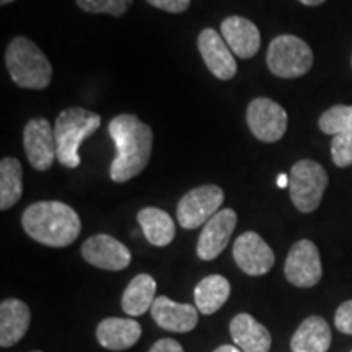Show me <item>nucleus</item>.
Wrapping results in <instances>:
<instances>
[{"label": "nucleus", "instance_id": "obj_1", "mask_svg": "<svg viewBox=\"0 0 352 352\" xmlns=\"http://www.w3.org/2000/svg\"><path fill=\"white\" fill-rule=\"evenodd\" d=\"M116 155L109 165L114 183H127L142 173L152 155L153 132L135 114H118L108 124Z\"/></svg>", "mask_w": 352, "mask_h": 352}, {"label": "nucleus", "instance_id": "obj_2", "mask_svg": "<svg viewBox=\"0 0 352 352\" xmlns=\"http://www.w3.org/2000/svg\"><path fill=\"white\" fill-rule=\"evenodd\" d=\"M21 226L34 241L52 248L72 245L82 230L78 214L59 201H41L28 206L21 215Z\"/></svg>", "mask_w": 352, "mask_h": 352}, {"label": "nucleus", "instance_id": "obj_3", "mask_svg": "<svg viewBox=\"0 0 352 352\" xmlns=\"http://www.w3.org/2000/svg\"><path fill=\"white\" fill-rule=\"evenodd\" d=\"M100 114L85 108L72 107L57 114L54 122L57 160L67 168H77L82 162L78 148L83 140L100 129Z\"/></svg>", "mask_w": 352, "mask_h": 352}, {"label": "nucleus", "instance_id": "obj_4", "mask_svg": "<svg viewBox=\"0 0 352 352\" xmlns=\"http://www.w3.org/2000/svg\"><path fill=\"white\" fill-rule=\"evenodd\" d=\"M6 65L20 88L44 90L51 83L52 65L44 52L26 36H15L6 51Z\"/></svg>", "mask_w": 352, "mask_h": 352}, {"label": "nucleus", "instance_id": "obj_5", "mask_svg": "<svg viewBox=\"0 0 352 352\" xmlns=\"http://www.w3.org/2000/svg\"><path fill=\"white\" fill-rule=\"evenodd\" d=\"M267 67L280 78H297L305 76L314 65V52L302 38L294 34H280L267 47Z\"/></svg>", "mask_w": 352, "mask_h": 352}, {"label": "nucleus", "instance_id": "obj_6", "mask_svg": "<svg viewBox=\"0 0 352 352\" xmlns=\"http://www.w3.org/2000/svg\"><path fill=\"white\" fill-rule=\"evenodd\" d=\"M328 186V173L318 162L298 160L289 173V192L294 206L303 214L318 209Z\"/></svg>", "mask_w": 352, "mask_h": 352}, {"label": "nucleus", "instance_id": "obj_7", "mask_svg": "<svg viewBox=\"0 0 352 352\" xmlns=\"http://www.w3.org/2000/svg\"><path fill=\"white\" fill-rule=\"evenodd\" d=\"M223 199L226 195L222 188L215 184H202L191 189L179 199L176 208L179 226L186 230H195L197 227L206 226L219 212Z\"/></svg>", "mask_w": 352, "mask_h": 352}, {"label": "nucleus", "instance_id": "obj_8", "mask_svg": "<svg viewBox=\"0 0 352 352\" xmlns=\"http://www.w3.org/2000/svg\"><path fill=\"white\" fill-rule=\"evenodd\" d=\"M246 124L258 140L272 144L284 138L289 118L279 103L271 98L259 96V98L252 100V103L246 108Z\"/></svg>", "mask_w": 352, "mask_h": 352}, {"label": "nucleus", "instance_id": "obj_9", "mask_svg": "<svg viewBox=\"0 0 352 352\" xmlns=\"http://www.w3.org/2000/svg\"><path fill=\"white\" fill-rule=\"evenodd\" d=\"M285 279L300 289L315 287L323 276L321 258L316 245L310 240H298L294 243L284 264Z\"/></svg>", "mask_w": 352, "mask_h": 352}, {"label": "nucleus", "instance_id": "obj_10", "mask_svg": "<svg viewBox=\"0 0 352 352\" xmlns=\"http://www.w3.org/2000/svg\"><path fill=\"white\" fill-rule=\"evenodd\" d=\"M23 147L30 165L38 171H47L57 158L54 126L44 118H33L23 129Z\"/></svg>", "mask_w": 352, "mask_h": 352}, {"label": "nucleus", "instance_id": "obj_11", "mask_svg": "<svg viewBox=\"0 0 352 352\" xmlns=\"http://www.w3.org/2000/svg\"><path fill=\"white\" fill-rule=\"evenodd\" d=\"M233 259L248 276H264L276 263L274 252L256 232H245L233 243Z\"/></svg>", "mask_w": 352, "mask_h": 352}, {"label": "nucleus", "instance_id": "obj_12", "mask_svg": "<svg viewBox=\"0 0 352 352\" xmlns=\"http://www.w3.org/2000/svg\"><path fill=\"white\" fill-rule=\"evenodd\" d=\"M82 256L88 264L104 271H122L131 264V252L124 243L107 233H96L82 245Z\"/></svg>", "mask_w": 352, "mask_h": 352}, {"label": "nucleus", "instance_id": "obj_13", "mask_svg": "<svg viewBox=\"0 0 352 352\" xmlns=\"http://www.w3.org/2000/svg\"><path fill=\"white\" fill-rule=\"evenodd\" d=\"M197 47L210 74L219 80H232L236 76V60L226 39L214 28L202 30L197 36Z\"/></svg>", "mask_w": 352, "mask_h": 352}, {"label": "nucleus", "instance_id": "obj_14", "mask_svg": "<svg viewBox=\"0 0 352 352\" xmlns=\"http://www.w3.org/2000/svg\"><path fill=\"white\" fill-rule=\"evenodd\" d=\"M236 212L233 209H222L202 227L197 240V256L202 261H212L227 248L232 233L236 227Z\"/></svg>", "mask_w": 352, "mask_h": 352}, {"label": "nucleus", "instance_id": "obj_15", "mask_svg": "<svg viewBox=\"0 0 352 352\" xmlns=\"http://www.w3.org/2000/svg\"><path fill=\"white\" fill-rule=\"evenodd\" d=\"M220 34L233 54L240 59H252L261 46V34L252 20L240 15L228 16L220 23Z\"/></svg>", "mask_w": 352, "mask_h": 352}, {"label": "nucleus", "instance_id": "obj_16", "mask_svg": "<svg viewBox=\"0 0 352 352\" xmlns=\"http://www.w3.org/2000/svg\"><path fill=\"white\" fill-rule=\"evenodd\" d=\"M152 318L160 328L171 333H189L196 328L199 310L189 303H178L171 298L157 297L151 308Z\"/></svg>", "mask_w": 352, "mask_h": 352}, {"label": "nucleus", "instance_id": "obj_17", "mask_svg": "<svg viewBox=\"0 0 352 352\" xmlns=\"http://www.w3.org/2000/svg\"><path fill=\"white\" fill-rule=\"evenodd\" d=\"M32 311L19 298H6L0 303V346L12 347L28 331Z\"/></svg>", "mask_w": 352, "mask_h": 352}, {"label": "nucleus", "instance_id": "obj_18", "mask_svg": "<svg viewBox=\"0 0 352 352\" xmlns=\"http://www.w3.org/2000/svg\"><path fill=\"white\" fill-rule=\"evenodd\" d=\"M142 336V328L131 318H107L96 328V340L108 351H126Z\"/></svg>", "mask_w": 352, "mask_h": 352}, {"label": "nucleus", "instance_id": "obj_19", "mask_svg": "<svg viewBox=\"0 0 352 352\" xmlns=\"http://www.w3.org/2000/svg\"><path fill=\"white\" fill-rule=\"evenodd\" d=\"M230 334L243 352H270L271 333L250 314H239L230 321Z\"/></svg>", "mask_w": 352, "mask_h": 352}, {"label": "nucleus", "instance_id": "obj_20", "mask_svg": "<svg viewBox=\"0 0 352 352\" xmlns=\"http://www.w3.org/2000/svg\"><path fill=\"white\" fill-rule=\"evenodd\" d=\"M331 346V329L327 320L318 315L308 316L290 340L292 352H328Z\"/></svg>", "mask_w": 352, "mask_h": 352}, {"label": "nucleus", "instance_id": "obj_21", "mask_svg": "<svg viewBox=\"0 0 352 352\" xmlns=\"http://www.w3.org/2000/svg\"><path fill=\"white\" fill-rule=\"evenodd\" d=\"M157 283L151 274H138L122 294V310L129 316H140L148 311L155 302Z\"/></svg>", "mask_w": 352, "mask_h": 352}, {"label": "nucleus", "instance_id": "obj_22", "mask_svg": "<svg viewBox=\"0 0 352 352\" xmlns=\"http://www.w3.org/2000/svg\"><path fill=\"white\" fill-rule=\"evenodd\" d=\"M138 222L145 239L153 246H168L175 239V222L168 212L158 208H144L139 210Z\"/></svg>", "mask_w": 352, "mask_h": 352}, {"label": "nucleus", "instance_id": "obj_23", "mask_svg": "<svg viewBox=\"0 0 352 352\" xmlns=\"http://www.w3.org/2000/svg\"><path fill=\"white\" fill-rule=\"evenodd\" d=\"M230 283L220 274L204 277L195 289L196 308L202 315H214L230 297Z\"/></svg>", "mask_w": 352, "mask_h": 352}, {"label": "nucleus", "instance_id": "obj_24", "mask_svg": "<svg viewBox=\"0 0 352 352\" xmlns=\"http://www.w3.org/2000/svg\"><path fill=\"white\" fill-rule=\"evenodd\" d=\"M23 168L16 158L6 157L0 162V209L8 210L23 195Z\"/></svg>", "mask_w": 352, "mask_h": 352}, {"label": "nucleus", "instance_id": "obj_25", "mask_svg": "<svg viewBox=\"0 0 352 352\" xmlns=\"http://www.w3.org/2000/svg\"><path fill=\"white\" fill-rule=\"evenodd\" d=\"M318 126L323 134L340 135L352 132V107L349 104H336L327 109L320 116Z\"/></svg>", "mask_w": 352, "mask_h": 352}, {"label": "nucleus", "instance_id": "obj_26", "mask_svg": "<svg viewBox=\"0 0 352 352\" xmlns=\"http://www.w3.org/2000/svg\"><path fill=\"white\" fill-rule=\"evenodd\" d=\"M80 10L87 13H107L111 16H122L129 10L132 0H76Z\"/></svg>", "mask_w": 352, "mask_h": 352}, {"label": "nucleus", "instance_id": "obj_27", "mask_svg": "<svg viewBox=\"0 0 352 352\" xmlns=\"http://www.w3.org/2000/svg\"><path fill=\"white\" fill-rule=\"evenodd\" d=\"M331 158L340 168L352 165V132L334 135L331 140Z\"/></svg>", "mask_w": 352, "mask_h": 352}, {"label": "nucleus", "instance_id": "obj_28", "mask_svg": "<svg viewBox=\"0 0 352 352\" xmlns=\"http://www.w3.org/2000/svg\"><path fill=\"white\" fill-rule=\"evenodd\" d=\"M334 324H336L338 331L352 334V300L341 303L334 315Z\"/></svg>", "mask_w": 352, "mask_h": 352}, {"label": "nucleus", "instance_id": "obj_29", "mask_svg": "<svg viewBox=\"0 0 352 352\" xmlns=\"http://www.w3.org/2000/svg\"><path fill=\"white\" fill-rule=\"evenodd\" d=\"M147 3H151L152 7L158 8V10L168 13H183L191 6V0H147Z\"/></svg>", "mask_w": 352, "mask_h": 352}, {"label": "nucleus", "instance_id": "obj_30", "mask_svg": "<svg viewBox=\"0 0 352 352\" xmlns=\"http://www.w3.org/2000/svg\"><path fill=\"white\" fill-rule=\"evenodd\" d=\"M148 352H184L183 346L178 341L170 340V338H164V340H158L153 344Z\"/></svg>", "mask_w": 352, "mask_h": 352}, {"label": "nucleus", "instance_id": "obj_31", "mask_svg": "<svg viewBox=\"0 0 352 352\" xmlns=\"http://www.w3.org/2000/svg\"><path fill=\"white\" fill-rule=\"evenodd\" d=\"M214 352H243L240 349V347H235V346H228V344H226V346H220V347H217V349H215Z\"/></svg>", "mask_w": 352, "mask_h": 352}, {"label": "nucleus", "instance_id": "obj_32", "mask_svg": "<svg viewBox=\"0 0 352 352\" xmlns=\"http://www.w3.org/2000/svg\"><path fill=\"white\" fill-rule=\"evenodd\" d=\"M277 186L289 188V176L287 175H279V176H277Z\"/></svg>", "mask_w": 352, "mask_h": 352}, {"label": "nucleus", "instance_id": "obj_33", "mask_svg": "<svg viewBox=\"0 0 352 352\" xmlns=\"http://www.w3.org/2000/svg\"><path fill=\"white\" fill-rule=\"evenodd\" d=\"M298 2L307 7H316V6H321L323 2H327V0H298Z\"/></svg>", "mask_w": 352, "mask_h": 352}, {"label": "nucleus", "instance_id": "obj_34", "mask_svg": "<svg viewBox=\"0 0 352 352\" xmlns=\"http://www.w3.org/2000/svg\"><path fill=\"white\" fill-rule=\"evenodd\" d=\"M12 2H15V0H0V6L6 7V6H8V3H12Z\"/></svg>", "mask_w": 352, "mask_h": 352}, {"label": "nucleus", "instance_id": "obj_35", "mask_svg": "<svg viewBox=\"0 0 352 352\" xmlns=\"http://www.w3.org/2000/svg\"><path fill=\"white\" fill-rule=\"evenodd\" d=\"M34 352H41V351H34Z\"/></svg>", "mask_w": 352, "mask_h": 352}, {"label": "nucleus", "instance_id": "obj_36", "mask_svg": "<svg viewBox=\"0 0 352 352\" xmlns=\"http://www.w3.org/2000/svg\"><path fill=\"white\" fill-rule=\"evenodd\" d=\"M351 64H352V60H351Z\"/></svg>", "mask_w": 352, "mask_h": 352}, {"label": "nucleus", "instance_id": "obj_37", "mask_svg": "<svg viewBox=\"0 0 352 352\" xmlns=\"http://www.w3.org/2000/svg\"><path fill=\"white\" fill-rule=\"evenodd\" d=\"M351 352H352V351H351Z\"/></svg>", "mask_w": 352, "mask_h": 352}]
</instances>
